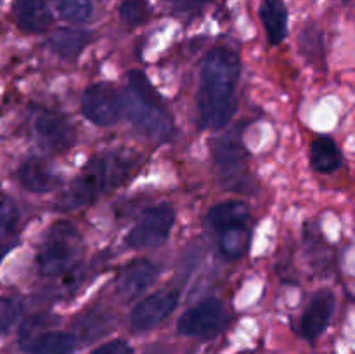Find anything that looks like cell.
<instances>
[{
    "label": "cell",
    "instance_id": "obj_1",
    "mask_svg": "<svg viewBox=\"0 0 355 354\" xmlns=\"http://www.w3.org/2000/svg\"><path fill=\"white\" fill-rule=\"evenodd\" d=\"M241 61L229 47H214L201 61L198 113L203 128L225 127L238 110V82Z\"/></svg>",
    "mask_w": 355,
    "mask_h": 354
},
{
    "label": "cell",
    "instance_id": "obj_2",
    "mask_svg": "<svg viewBox=\"0 0 355 354\" xmlns=\"http://www.w3.org/2000/svg\"><path fill=\"white\" fill-rule=\"evenodd\" d=\"M137 167V156L127 149H111L94 156L85 169L59 193L55 210L71 212L94 203L104 193L121 186Z\"/></svg>",
    "mask_w": 355,
    "mask_h": 354
},
{
    "label": "cell",
    "instance_id": "obj_3",
    "mask_svg": "<svg viewBox=\"0 0 355 354\" xmlns=\"http://www.w3.org/2000/svg\"><path fill=\"white\" fill-rule=\"evenodd\" d=\"M121 106L130 124L146 137L165 141L173 134L172 117L144 73H127V89L121 96Z\"/></svg>",
    "mask_w": 355,
    "mask_h": 354
},
{
    "label": "cell",
    "instance_id": "obj_4",
    "mask_svg": "<svg viewBox=\"0 0 355 354\" xmlns=\"http://www.w3.org/2000/svg\"><path fill=\"white\" fill-rule=\"evenodd\" d=\"M82 250L80 233L71 222L59 221L51 226L38 248L35 262L44 276H61L76 264Z\"/></svg>",
    "mask_w": 355,
    "mask_h": 354
},
{
    "label": "cell",
    "instance_id": "obj_5",
    "mask_svg": "<svg viewBox=\"0 0 355 354\" xmlns=\"http://www.w3.org/2000/svg\"><path fill=\"white\" fill-rule=\"evenodd\" d=\"M30 127L35 141L45 151L62 153L75 144V127L69 118L51 108H33L30 115Z\"/></svg>",
    "mask_w": 355,
    "mask_h": 354
},
{
    "label": "cell",
    "instance_id": "obj_6",
    "mask_svg": "<svg viewBox=\"0 0 355 354\" xmlns=\"http://www.w3.org/2000/svg\"><path fill=\"white\" fill-rule=\"evenodd\" d=\"M214 162L218 179L232 189H243L246 179V151L241 135L227 132L214 144Z\"/></svg>",
    "mask_w": 355,
    "mask_h": 354
},
{
    "label": "cell",
    "instance_id": "obj_7",
    "mask_svg": "<svg viewBox=\"0 0 355 354\" xmlns=\"http://www.w3.org/2000/svg\"><path fill=\"white\" fill-rule=\"evenodd\" d=\"M175 222V212L170 205L162 203L148 208L137 224L130 229L127 236L128 246L135 250L156 248L162 246L168 238Z\"/></svg>",
    "mask_w": 355,
    "mask_h": 354
},
{
    "label": "cell",
    "instance_id": "obj_8",
    "mask_svg": "<svg viewBox=\"0 0 355 354\" xmlns=\"http://www.w3.org/2000/svg\"><path fill=\"white\" fill-rule=\"evenodd\" d=\"M227 323V314L218 298L210 297L187 309L177 323L180 335L214 337Z\"/></svg>",
    "mask_w": 355,
    "mask_h": 354
},
{
    "label": "cell",
    "instance_id": "obj_9",
    "mask_svg": "<svg viewBox=\"0 0 355 354\" xmlns=\"http://www.w3.org/2000/svg\"><path fill=\"white\" fill-rule=\"evenodd\" d=\"M82 111L92 124L106 127L120 120L121 96L106 83H96L85 89L82 96Z\"/></svg>",
    "mask_w": 355,
    "mask_h": 354
},
{
    "label": "cell",
    "instance_id": "obj_10",
    "mask_svg": "<svg viewBox=\"0 0 355 354\" xmlns=\"http://www.w3.org/2000/svg\"><path fill=\"white\" fill-rule=\"evenodd\" d=\"M177 302H179L177 290H163L148 295L132 311V328L137 332H148V330L156 328L159 323H163L172 314L173 309L177 307Z\"/></svg>",
    "mask_w": 355,
    "mask_h": 354
},
{
    "label": "cell",
    "instance_id": "obj_11",
    "mask_svg": "<svg viewBox=\"0 0 355 354\" xmlns=\"http://www.w3.org/2000/svg\"><path fill=\"white\" fill-rule=\"evenodd\" d=\"M335 311V295L328 288L315 292L300 321V333L307 340H315L324 333Z\"/></svg>",
    "mask_w": 355,
    "mask_h": 354
},
{
    "label": "cell",
    "instance_id": "obj_12",
    "mask_svg": "<svg viewBox=\"0 0 355 354\" xmlns=\"http://www.w3.org/2000/svg\"><path fill=\"white\" fill-rule=\"evenodd\" d=\"M158 278V267L148 259H137L123 267L118 278V294L123 298H135L144 294Z\"/></svg>",
    "mask_w": 355,
    "mask_h": 354
},
{
    "label": "cell",
    "instance_id": "obj_13",
    "mask_svg": "<svg viewBox=\"0 0 355 354\" xmlns=\"http://www.w3.org/2000/svg\"><path fill=\"white\" fill-rule=\"evenodd\" d=\"M12 12L17 26L26 33H42L52 23L47 0H14Z\"/></svg>",
    "mask_w": 355,
    "mask_h": 354
},
{
    "label": "cell",
    "instance_id": "obj_14",
    "mask_svg": "<svg viewBox=\"0 0 355 354\" xmlns=\"http://www.w3.org/2000/svg\"><path fill=\"white\" fill-rule=\"evenodd\" d=\"M17 180L30 193H49L61 183L58 174L52 172L47 163L38 158H30L21 163L17 170Z\"/></svg>",
    "mask_w": 355,
    "mask_h": 354
},
{
    "label": "cell",
    "instance_id": "obj_15",
    "mask_svg": "<svg viewBox=\"0 0 355 354\" xmlns=\"http://www.w3.org/2000/svg\"><path fill=\"white\" fill-rule=\"evenodd\" d=\"M94 35L80 28H59L49 38V47L62 59H75L92 42Z\"/></svg>",
    "mask_w": 355,
    "mask_h": 354
},
{
    "label": "cell",
    "instance_id": "obj_16",
    "mask_svg": "<svg viewBox=\"0 0 355 354\" xmlns=\"http://www.w3.org/2000/svg\"><path fill=\"white\" fill-rule=\"evenodd\" d=\"M259 14L270 44H281L288 35L286 3H284L283 0H263V2L260 3Z\"/></svg>",
    "mask_w": 355,
    "mask_h": 354
},
{
    "label": "cell",
    "instance_id": "obj_17",
    "mask_svg": "<svg viewBox=\"0 0 355 354\" xmlns=\"http://www.w3.org/2000/svg\"><path fill=\"white\" fill-rule=\"evenodd\" d=\"M19 208L10 196L0 194V260L17 245L19 239Z\"/></svg>",
    "mask_w": 355,
    "mask_h": 354
},
{
    "label": "cell",
    "instance_id": "obj_18",
    "mask_svg": "<svg viewBox=\"0 0 355 354\" xmlns=\"http://www.w3.org/2000/svg\"><path fill=\"white\" fill-rule=\"evenodd\" d=\"M250 219L248 205L243 201H224L210 208L207 215V222L215 233L222 229L232 228V226L246 224Z\"/></svg>",
    "mask_w": 355,
    "mask_h": 354
},
{
    "label": "cell",
    "instance_id": "obj_19",
    "mask_svg": "<svg viewBox=\"0 0 355 354\" xmlns=\"http://www.w3.org/2000/svg\"><path fill=\"white\" fill-rule=\"evenodd\" d=\"M343 163L338 146L329 135H318L311 144V165L321 174H331Z\"/></svg>",
    "mask_w": 355,
    "mask_h": 354
},
{
    "label": "cell",
    "instance_id": "obj_20",
    "mask_svg": "<svg viewBox=\"0 0 355 354\" xmlns=\"http://www.w3.org/2000/svg\"><path fill=\"white\" fill-rule=\"evenodd\" d=\"M217 235L222 255L227 257V259H239V257L245 255L246 250H248L250 233L246 224L222 229Z\"/></svg>",
    "mask_w": 355,
    "mask_h": 354
},
{
    "label": "cell",
    "instance_id": "obj_21",
    "mask_svg": "<svg viewBox=\"0 0 355 354\" xmlns=\"http://www.w3.org/2000/svg\"><path fill=\"white\" fill-rule=\"evenodd\" d=\"M76 346L75 337L64 332H47L31 346V354H73Z\"/></svg>",
    "mask_w": 355,
    "mask_h": 354
},
{
    "label": "cell",
    "instance_id": "obj_22",
    "mask_svg": "<svg viewBox=\"0 0 355 354\" xmlns=\"http://www.w3.org/2000/svg\"><path fill=\"white\" fill-rule=\"evenodd\" d=\"M54 323H55V318L51 314H33L30 316V318L24 319V321L21 323V328H19L21 349H24L28 353V351L31 349V346H33L42 335L51 332Z\"/></svg>",
    "mask_w": 355,
    "mask_h": 354
},
{
    "label": "cell",
    "instance_id": "obj_23",
    "mask_svg": "<svg viewBox=\"0 0 355 354\" xmlns=\"http://www.w3.org/2000/svg\"><path fill=\"white\" fill-rule=\"evenodd\" d=\"M59 16L68 23H83L92 14V0H54Z\"/></svg>",
    "mask_w": 355,
    "mask_h": 354
},
{
    "label": "cell",
    "instance_id": "obj_24",
    "mask_svg": "<svg viewBox=\"0 0 355 354\" xmlns=\"http://www.w3.org/2000/svg\"><path fill=\"white\" fill-rule=\"evenodd\" d=\"M120 16L130 26H137L151 16V7L148 0H125L120 6Z\"/></svg>",
    "mask_w": 355,
    "mask_h": 354
},
{
    "label": "cell",
    "instance_id": "obj_25",
    "mask_svg": "<svg viewBox=\"0 0 355 354\" xmlns=\"http://www.w3.org/2000/svg\"><path fill=\"white\" fill-rule=\"evenodd\" d=\"M78 328H80L78 333L85 340L96 339L97 335H101V333L107 328L106 314H101V312H97V311H90L89 314L82 316Z\"/></svg>",
    "mask_w": 355,
    "mask_h": 354
},
{
    "label": "cell",
    "instance_id": "obj_26",
    "mask_svg": "<svg viewBox=\"0 0 355 354\" xmlns=\"http://www.w3.org/2000/svg\"><path fill=\"white\" fill-rule=\"evenodd\" d=\"M208 2L210 0H166L170 12L177 17H184V19H193L198 14L203 12Z\"/></svg>",
    "mask_w": 355,
    "mask_h": 354
},
{
    "label": "cell",
    "instance_id": "obj_27",
    "mask_svg": "<svg viewBox=\"0 0 355 354\" xmlns=\"http://www.w3.org/2000/svg\"><path fill=\"white\" fill-rule=\"evenodd\" d=\"M298 44H300L302 54L311 58L312 61L322 56V37L318 28H305Z\"/></svg>",
    "mask_w": 355,
    "mask_h": 354
},
{
    "label": "cell",
    "instance_id": "obj_28",
    "mask_svg": "<svg viewBox=\"0 0 355 354\" xmlns=\"http://www.w3.org/2000/svg\"><path fill=\"white\" fill-rule=\"evenodd\" d=\"M21 314V304L14 297H0V333L7 332Z\"/></svg>",
    "mask_w": 355,
    "mask_h": 354
},
{
    "label": "cell",
    "instance_id": "obj_29",
    "mask_svg": "<svg viewBox=\"0 0 355 354\" xmlns=\"http://www.w3.org/2000/svg\"><path fill=\"white\" fill-rule=\"evenodd\" d=\"M92 354H135L134 349L125 340H111L97 347Z\"/></svg>",
    "mask_w": 355,
    "mask_h": 354
}]
</instances>
